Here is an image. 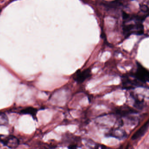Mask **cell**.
Here are the masks:
<instances>
[{
  "mask_svg": "<svg viewBox=\"0 0 149 149\" xmlns=\"http://www.w3.org/2000/svg\"><path fill=\"white\" fill-rule=\"evenodd\" d=\"M136 65L137 69L135 73L131 74L137 80L144 84H146L149 82V71L139 62H136Z\"/></svg>",
  "mask_w": 149,
  "mask_h": 149,
  "instance_id": "cell-1",
  "label": "cell"
},
{
  "mask_svg": "<svg viewBox=\"0 0 149 149\" xmlns=\"http://www.w3.org/2000/svg\"><path fill=\"white\" fill-rule=\"evenodd\" d=\"M0 141L10 149L16 148L20 144L19 140L13 135H0Z\"/></svg>",
  "mask_w": 149,
  "mask_h": 149,
  "instance_id": "cell-2",
  "label": "cell"
},
{
  "mask_svg": "<svg viewBox=\"0 0 149 149\" xmlns=\"http://www.w3.org/2000/svg\"><path fill=\"white\" fill-rule=\"evenodd\" d=\"M131 75L133 78V80L129 78V76L127 75L124 76L122 77V83L124 89H132L135 87L144 86L145 84L137 80L132 75V74Z\"/></svg>",
  "mask_w": 149,
  "mask_h": 149,
  "instance_id": "cell-3",
  "label": "cell"
},
{
  "mask_svg": "<svg viewBox=\"0 0 149 149\" xmlns=\"http://www.w3.org/2000/svg\"><path fill=\"white\" fill-rule=\"evenodd\" d=\"M91 70L90 68L85 69L81 71L78 70L73 76V79L77 83H81L84 82L87 79L91 77Z\"/></svg>",
  "mask_w": 149,
  "mask_h": 149,
  "instance_id": "cell-4",
  "label": "cell"
},
{
  "mask_svg": "<svg viewBox=\"0 0 149 149\" xmlns=\"http://www.w3.org/2000/svg\"><path fill=\"white\" fill-rule=\"evenodd\" d=\"M148 128V121L141 127L138 130H137L132 137V140H135L140 138H141L146 133Z\"/></svg>",
  "mask_w": 149,
  "mask_h": 149,
  "instance_id": "cell-5",
  "label": "cell"
},
{
  "mask_svg": "<svg viewBox=\"0 0 149 149\" xmlns=\"http://www.w3.org/2000/svg\"><path fill=\"white\" fill-rule=\"evenodd\" d=\"M120 5H121V3L119 1L104 3L103 4V5H105L106 7H109V8H115Z\"/></svg>",
  "mask_w": 149,
  "mask_h": 149,
  "instance_id": "cell-6",
  "label": "cell"
},
{
  "mask_svg": "<svg viewBox=\"0 0 149 149\" xmlns=\"http://www.w3.org/2000/svg\"><path fill=\"white\" fill-rule=\"evenodd\" d=\"M21 112L23 114H30V115H32L33 117H34L36 115L37 111L36 109H34L28 108L22 110Z\"/></svg>",
  "mask_w": 149,
  "mask_h": 149,
  "instance_id": "cell-7",
  "label": "cell"
},
{
  "mask_svg": "<svg viewBox=\"0 0 149 149\" xmlns=\"http://www.w3.org/2000/svg\"><path fill=\"white\" fill-rule=\"evenodd\" d=\"M135 101L134 105V107L138 109H143L144 107V102L140 100L138 98H135Z\"/></svg>",
  "mask_w": 149,
  "mask_h": 149,
  "instance_id": "cell-8",
  "label": "cell"
},
{
  "mask_svg": "<svg viewBox=\"0 0 149 149\" xmlns=\"http://www.w3.org/2000/svg\"><path fill=\"white\" fill-rule=\"evenodd\" d=\"M140 9L144 13H146V14H148V7L146 5H143L140 7Z\"/></svg>",
  "mask_w": 149,
  "mask_h": 149,
  "instance_id": "cell-9",
  "label": "cell"
},
{
  "mask_svg": "<svg viewBox=\"0 0 149 149\" xmlns=\"http://www.w3.org/2000/svg\"><path fill=\"white\" fill-rule=\"evenodd\" d=\"M76 145H70L68 147L69 149H76Z\"/></svg>",
  "mask_w": 149,
  "mask_h": 149,
  "instance_id": "cell-10",
  "label": "cell"
}]
</instances>
